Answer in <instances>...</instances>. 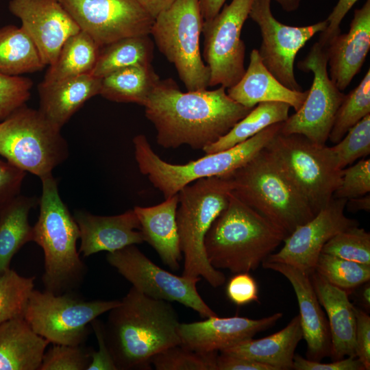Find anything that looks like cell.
<instances>
[{"label":"cell","mask_w":370,"mask_h":370,"mask_svg":"<svg viewBox=\"0 0 370 370\" xmlns=\"http://www.w3.org/2000/svg\"><path fill=\"white\" fill-rule=\"evenodd\" d=\"M49 341L23 318L0 324V370H39Z\"/></svg>","instance_id":"cell-28"},{"label":"cell","mask_w":370,"mask_h":370,"mask_svg":"<svg viewBox=\"0 0 370 370\" xmlns=\"http://www.w3.org/2000/svg\"><path fill=\"white\" fill-rule=\"evenodd\" d=\"M232 187L226 175L197 180L177 193L176 221L184 255L182 275L202 277L212 286L225 281L223 272L209 262L205 250V237L212 223L227 207Z\"/></svg>","instance_id":"cell-6"},{"label":"cell","mask_w":370,"mask_h":370,"mask_svg":"<svg viewBox=\"0 0 370 370\" xmlns=\"http://www.w3.org/2000/svg\"><path fill=\"white\" fill-rule=\"evenodd\" d=\"M204 21L199 0H175L154 18L150 33L188 91L207 89L210 84L199 45Z\"/></svg>","instance_id":"cell-9"},{"label":"cell","mask_w":370,"mask_h":370,"mask_svg":"<svg viewBox=\"0 0 370 370\" xmlns=\"http://www.w3.org/2000/svg\"><path fill=\"white\" fill-rule=\"evenodd\" d=\"M153 42L149 35L126 37L101 47L91 75L101 78L122 68L151 64Z\"/></svg>","instance_id":"cell-34"},{"label":"cell","mask_w":370,"mask_h":370,"mask_svg":"<svg viewBox=\"0 0 370 370\" xmlns=\"http://www.w3.org/2000/svg\"><path fill=\"white\" fill-rule=\"evenodd\" d=\"M358 298L360 304L365 310L370 308V283L369 281L362 284L359 286Z\"/></svg>","instance_id":"cell-54"},{"label":"cell","mask_w":370,"mask_h":370,"mask_svg":"<svg viewBox=\"0 0 370 370\" xmlns=\"http://www.w3.org/2000/svg\"><path fill=\"white\" fill-rule=\"evenodd\" d=\"M341 170L370 153V114L364 117L332 147H330Z\"/></svg>","instance_id":"cell-40"},{"label":"cell","mask_w":370,"mask_h":370,"mask_svg":"<svg viewBox=\"0 0 370 370\" xmlns=\"http://www.w3.org/2000/svg\"><path fill=\"white\" fill-rule=\"evenodd\" d=\"M347 199L332 198L310 220L296 227L284 240V245L264 261L291 265L310 275L324 245L335 234L358 225L345 214Z\"/></svg>","instance_id":"cell-17"},{"label":"cell","mask_w":370,"mask_h":370,"mask_svg":"<svg viewBox=\"0 0 370 370\" xmlns=\"http://www.w3.org/2000/svg\"><path fill=\"white\" fill-rule=\"evenodd\" d=\"M73 216L79 230V252L84 257L100 251L113 252L145 241L134 210L114 216H99L76 210Z\"/></svg>","instance_id":"cell-21"},{"label":"cell","mask_w":370,"mask_h":370,"mask_svg":"<svg viewBox=\"0 0 370 370\" xmlns=\"http://www.w3.org/2000/svg\"><path fill=\"white\" fill-rule=\"evenodd\" d=\"M346 206L349 210L358 211L370 210L369 194L364 196L347 200Z\"/></svg>","instance_id":"cell-53"},{"label":"cell","mask_w":370,"mask_h":370,"mask_svg":"<svg viewBox=\"0 0 370 370\" xmlns=\"http://www.w3.org/2000/svg\"><path fill=\"white\" fill-rule=\"evenodd\" d=\"M303 339L299 314L281 330L268 336L244 341L220 353L254 360L274 370L293 369L295 349Z\"/></svg>","instance_id":"cell-27"},{"label":"cell","mask_w":370,"mask_h":370,"mask_svg":"<svg viewBox=\"0 0 370 370\" xmlns=\"http://www.w3.org/2000/svg\"><path fill=\"white\" fill-rule=\"evenodd\" d=\"M204 21L214 18L225 5L226 0H199Z\"/></svg>","instance_id":"cell-51"},{"label":"cell","mask_w":370,"mask_h":370,"mask_svg":"<svg viewBox=\"0 0 370 370\" xmlns=\"http://www.w3.org/2000/svg\"><path fill=\"white\" fill-rule=\"evenodd\" d=\"M356 356L362 363L365 370L370 369V317L367 312L355 307Z\"/></svg>","instance_id":"cell-47"},{"label":"cell","mask_w":370,"mask_h":370,"mask_svg":"<svg viewBox=\"0 0 370 370\" xmlns=\"http://www.w3.org/2000/svg\"><path fill=\"white\" fill-rule=\"evenodd\" d=\"M91 348L79 345L53 344L45 351L39 370H87Z\"/></svg>","instance_id":"cell-41"},{"label":"cell","mask_w":370,"mask_h":370,"mask_svg":"<svg viewBox=\"0 0 370 370\" xmlns=\"http://www.w3.org/2000/svg\"><path fill=\"white\" fill-rule=\"evenodd\" d=\"M160 80L151 64L130 66L101 77L99 95L112 101L144 106Z\"/></svg>","instance_id":"cell-30"},{"label":"cell","mask_w":370,"mask_h":370,"mask_svg":"<svg viewBox=\"0 0 370 370\" xmlns=\"http://www.w3.org/2000/svg\"><path fill=\"white\" fill-rule=\"evenodd\" d=\"M263 268L284 275L292 285L299 309L303 338L306 343V358L321 361L331 354L328 321L317 299L310 277L291 265L264 261Z\"/></svg>","instance_id":"cell-20"},{"label":"cell","mask_w":370,"mask_h":370,"mask_svg":"<svg viewBox=\"0 0 370 370\" xmlns=\"http://www.w3.org/2000/svg\"><path fill=\"white\" fill-rule=\"evenodd\" d=\"M297 67L304 72L311 71L313 81L304 103L282 123L280 133L301 134L314 143L325 145L345 95L331 80L326 49L319 42L298 62Z\"/></svg>","instance_id":"cell-12"},{"label":"cell","mask_w":370,"mask_h":370,"mask_svg":"<svg viewBox=\"0 0 370 370\" xmlns=\"http://www.w3.org/2000/svg\"><path fill=\"white\" fill-rule=\"evenodd\" d=\"M99 47L119 39L150 35L154 18L136 0H58Z\"/></svg>","instance_id":"cell-16"},{"label":"cell","mask_w":370,"mask_h":370,"mask_svg":"<svg viewBox=\"0 0 370 370\" xmlns=\"http://www.w3.org/2000/svg\"><path fill=\"white\" fill-rule=\"evenodd\" d=\"M331 80L344 90L360 71L370 49V0L354 10L349 29L325 47Z\"/></svg>","instance_id":"cell-22"},{"label":"cell","mask_w":370,"mask_h":370,"mask_svg":"<svg viewBox=\"0 0 370 370\" xmlns=\"http://www.w3.org/2000/svg\"><path fill=\"white\" fill-rule=\"evenodd\" d=\"M332 285L348 292L370 280V266L321 253L315 270Z\"/></svg>","instance_id":"cell-37"},{"label":"cell","mask_w":370,"mask_h":370,"mask_svg":"<svg viewBox=\"0 0 370 370\" xmlns=\"http://www.w3.org/2000/svg\"><path fill=\"white\" fill-rule=\"evenodd\" d=\"M370 114V69L359 84L345 97L341 103L329 135L334 144L338 143L348 130Z\"/></svg>","instance_id":"cell-35"},{"label":"cell","mask_w":370,"mask_h":370,"mask_svg":"<svg viewBox=\"0 0 370 370\" xmlns=\"http://www.w3.org/2000/svg\"><path fill=\"white\" fill-rule=\"evenodd\" d=\"M26 172L0 160V208L20 195Z\"/></svg>","instance_id":"cell-45"},{"label":"cell","mask_w":370,"mask_h":370,"mask_svg":"<svg viewBox=\"0 0 370 370\" xmlns=\"http://www.w3.org/2000/svg\"><path fill=\"white\" fill-rule=\"evenodd\" d=\"M293 369L295 370H365L362 363L357 357L347 356L332 362L325 363L321 361L304 358L299 354H295Z\"/></svg>","instance_id":"cell-48"},{"label":"cell","mask_w":370,"mask_h":370,"mask_svg":"<svg viewBox=\"0 0 370 370\" xmlns=\"http://www.w3.org/2000/svg\"><path fill=\"white\" fill-rule=\"evenodd\" d=\"M178 195L165 199L149 207L135 206L145 241L158 253L162 262L173 271H177L182 259L176 212Z\"/></svg>","instance_id":"cell-25"},{"label":"cell","mask_w":370,"mask_h":370,"mask_svg":"<svg viewBox=\"0 0 370 370\" xmlns=\"http://www.w3.org/2000/svg\"><path fill=\"white\" fill-rule=\"evenodd\" d=\"M40 180V213L33 226V241L44 253L42 282L45 291L56 295L76 292L87 273L77 250L79 227L61 199L52 174Z\"/></svg>","instance_id":"cell-4"},{"label":"cell","mask_w":370,"mask_h":370,"mask_svg":"<svg viewBox=\"0 0 370 370\" xmlns=\"http://www.w3.org/2000/svg\"><path fill=\"white\" fill-rule=\"evenodd\" d=\"M358 0H338L332 11L326 18L328 25L325 29L320 33L318 42L326 47L334 37L341 33V23L349 10Z\"/></svg>","instance_id":"cell-49"},{"label":"cell","mask_w":370,"mask_h":370,"mask_svg":"<svg viewBox=\"0 0 370 370\" xmlns=\"http://www.w3.org/2000/svg\"><path fill=\"white\" fill-rule=\"evenodd\" d=\"M39 204V199L18 195L0 208V271L10 268L18 250L33 241V226L29 223L30 210Z\"/></svg>","instance_id":"cell-29"},{"label":"cell","mask_w":370,"mask_h":370,"mask_svg":"<svg viewBox=\"0 0 370 370\" xmlns=\"http://www.w3.org/2000/svg\"><path fill=\"white\" fill-rule=\"evenodd\" d=\"M218 352H198L181 345L170 347L150 360L156 370H217Z\"/></svg>","instance_id":"cell-39"},{"label":"cell","mask_w":370,"mask_h":370,"mask_svg":"<svg viewBox=\"0 0 370 370\" xmlns=\"http://www.w3.org/2000/svg\"><path fill=\"white\" fill-rule=\"evenodd\" d=\"M101 78L81 75L51 84H40L38 110L61 129L71 117L92 97L99 95Z\"/></svg>","instance_id":"cell-26"},{"label":"cell","mask_w":370,"mask_h":370,"mask_svg":"<svg viewBox=\"0 0 370 370\" xmlns=\"http://www.w3.org/2000/svg\"><path fill=\"white\" fill-rule=\"evenodd\" d=\"M271 0H254L249 17L260 27L262 43L258 50L262 61L284 86L302 90L294 73L299 51L316 34L323 32L327 20L308 26H291L278 21L271 10Z\"/></svg>","instance_id":"cell-15"},{"label":"cell","mask_w":370,"mask_h":370,"mask_svg":"<svg viewBox=\"0 0 370 370\" xmlns=\"http://www.w3.org/2000/svg\"><path fill=\"white\" fill-rule=\"evenodd\" d=\"M291 106L284 102H262L251 111L224 136L205 147L206 154L223 151L241 143L266 127L282 123L288 118Z\"/></svg>","instance_id":"cell-33"},{"label":"cell","mask_w":370,"mask_h":370,"mask_svg":"<svg viewBox=\"0 0 370 370\" xmlns=\"http://www.w3.org/2000/svg\"><path fill=\"white\" fill-rule=\"evenodd\" d=\"M225 175L236 197L287 236L315 215L308 201L266 148Z\"/></svg>","instance_id":"cell-5"},{"label":"cell","mask_w":370,"mask_h":370,"mask_svg":"<svg viewBox=\"0 0 370 370\" xmlns=\"http://www.w3.org/2000/svg\"><path fill=\"white\" fill-rule=\"evenodd\" d=\"M101 47L86 32L80 30L70 36L62 46L56 60L49 66L42 84L90 74Z\"/></svg>","instance_id":"cell-31"},{"label":"cell","mask_w":370,"mask_h":370,"mask_svg":"<svg viewBox=\"0 0 370 370\" xmlns=\"http://www.w3.org/2000/svg\"><path fill=\"white\" fill-rule=\"evenodd\" d=\"M108 312L105 336L118 370L151 369L154 355L181 344L180 323L169 301L132 287Z\"/></svg>","instance_id":"cell-2"},{"label":"cell","mask_w":370,"mask_h":370,"mask_svg":"<svg viewBox=\"0 0 370 370\" xmlns=\"http://www.w3.org/2000/svg\"><path fill=\"white\" fill-rule=\"evenodd\" d=\"M287 235L231 193L227 207L212 223L204 241L217 269L233 273L256 270Z\"/></svg>","instance_id":"cell-3"},{"label":"cell","mask_w":370,"mask_h":370,"mask_svg":"<svg viewBox=\"0 0 370 370\" xmlns=\"http://www.w3.org/2000/svg\"><path fill=\"white\" fill-rule=\"evenodd\" d=\"M282 316V312L260 319L214 316L201 321L180 323V345L198 352H220L273 326Z\"/></svg>","instance_id":"cell-19"},{"label":"cell","mask_w":370,"mask_h":370,"mask_svg":"<svg viewBox=\"0 0 370 370\" xmlns=\"http://www.w3.org/2000/svg\"><path fill=\"white\" fill-rule=\"evenodd\" d=\"M98 343V350L92 349L87 370H118L106 342L104 323L97 318L90 323Z\"/></svg>","instance_id":"cell-46"},{"label":"cell","mask_w":370,"mask_h":370,"mask_svg":"<svg viewBox=\"0 0 370 370\" xmlns=\"http://www.w3.org/2000/svg\"><path fill=\"white\" fill-rule=\"evenodd\" d=\"M282 8L286 12L296 10L300 4L301 0H275Z\"/></svg>","instance_id":"cell-55"},{"label":"cell","mask_w":370,"mask_h":370,"mask_svg":"<svg viewBox=\"0 0 370 370\" xmlns=\"http://www.w3.org/2000/svg\"><path fill=\"white\" fill-rule=\"evenodd\" d=\"M121 300H85L76 292L56 295L34 289L23 319L49 343L79 345L86 341L92 321Z\"/></svg>","instance_id":"cell-11"},{"label":"cell","mask_w":370,"mask_h":370,"mask_svg":"<svg viewBox=\"0 0 370 370\" xmlns=\"http://www.w3.org/2000/svg\"><path fill=\"white\" fill-rule=\"evenodd\" d=\"M155 18L159 13L168 8L175 0H136Z\"/></svg>","instance_id":"cell-52"},{"label":"cell","mask_w":370,"mask_h":370,"mask_svg":"<svg viewBox=\"0 0 370 370\" xmlns=\"http://www.w3.org/2000/svg\"><path fill=\"white\" fill-rule=\"evenodd\" d=\"M304 195L316 214L326 206L341 182L342 170L330 147L297 134H277L265 147Z\"/></svg>","instance_id":"cell-10"},{"label":"cell","mask_w":370,"mask_h":370,"mask_svg":"<svg viewBox=\"0 0 370 370\" xmlns=\"http://www.w3.org/2000/svg\"><path fill=\"white\" fill-rule=\"evenodd\" d=\"M8 8L21 21L45 66L53 64L64 42L81 30L58 0H10Z\"/></svg>","instance_id":"cell-18"},{"label":"cell","mask_w":370,"mask_h":370,"mask_svg":"<svg viewBox=\"0 0 370 370\" xmlns=\"http://www.w3.org/2000/svg\"><path fill=\"white\" fill-rule=\"evenodd\" d=\"M106 260L132 287L144 295L156 299L178 302L203 318L217 316L197 291L200 277L175 275L151 261L135 245L108 253Z\"/></svg>","instance_id":"cell-13"},{"label":"cell","mask_w":370,"mask_h":370,"mask_svg":"<svg viewBox=\"0 0 370 370\" xmlns=\"http://www.w3.org/2000/svg\"><path fill=\"white\" fill-rule=\"evenodd\" d=\"M32 85L27 77L0 73V122L25 104Z\"/></svg>","instance_id":"cell-43"},{"label":"cell","mask_w":370,"mask_h":370,"mask_svg":"<svg viewBox=\"0 0 370 370\" xmlns=\"http://www.w3.org/2000/svg\"><path fill=\"white\" fill-rule=\"evenodd\" d=\"M321 253L370 266V234L358 225L350 227L332 236Z\"/></svg>","instance_id":"cell-38"},{"label":"cell","mask_w":370,"mask_h":370,"mask_svg":"<svg viewBox=\"0 0 370 370\" xmlns=\"http://www.w3.org/2000/svg\"><path fill=\"white\" fill-rule=\"evenodd\" d=\"M282 123L273 124L233 147L206 154L183 164H171L161 159L147 137L138 134L133 138L135 159L140 173L147 176L166 199L197 180L223 176L243 166L265 148L280 132Z\"/></svg>","instance_id":"cell-7"},{"label":"cell","mask_w":370,"mask_h":370,"mask_svg":"<svg viewBox=\"0 0 370 370\" xmlns=\"http://www.w3.org/2000/svg\"><path fill=\"white\" fill-rule=\"evenodd\" d=\"M310 280L321 306L328 319L331 338L330 357L333 360L356 356L355 306L348 292L338 288L314 271Z\"/></svg>","instance_id":"cell-23"},{"label":"cell","mask_w":370,"mask_h":370,"mask_svg":"<svg viewBox=\"0 0 370 370\" xmlns=\"http://www.w3.org/2000/svg\"><path fill=\"white\" fill-rule=\"evenodd\" d=\"M370 192V159L363 158L342 169L339 185L333 198L351 199Z\"/></svg>","instance_id":"cell-42"},{"label":"cell","mask_w":370,"mask_h":370,"mask_svg":"<svg viewBox=\"0 0 370 370\" xmlns=\"http://www.w3.org/2000/svg\"><path fill=\"white\" fill-rule=\"evenodd\" d=\"M217 370H274L270 366L247 358L221 353L217 358Z\"/></svg>","instance_id":"cell-50"},{"label":"cell","mask_w":370,"mask_h":370,"mask_svg":"<svg viewBox=\"0 0 370 370\" xmlns=\"http://www.w3.org/2000/svg\"><path fill=\"white\" fill-rule=\"evenodd\" d=\"M144 107L159 145L174 149L186 145L202 150L251 110L232 100L223 86L183 92L171 78L159 81Z\"/></svg>","instance_id":"cell-1"},{"label":"cell","mask_w":370,"mask_h":370,"mask_svg":"<svg viewBox=\"0 0 370 370\" xmlns=\"http://www.w3.org/2000/svg\"><path fill=\"white\" fill-rule=\"evenodd\" d=\"M45 66L37 47L21 27L0 28V73L20 76Z\"/></svg>","instance_id":"cell-32"},{"label":"cell","mask_w":370,"mask_h":370,"mask_svg":"<svg viewBox=\"0 0 370 370\" xmlns=\"http://www.w3.org/2000/svg\"><path fill=\"white\" fill-rule=\"evenodd\" d=\"M226 294L228 299L237 306L259 301L258 284L247 272L236 273L229 280Z\"/></svg>","instance_id":"cell-44"},{"label":"cell","mask_w":370,"mask_h":370,"mask_svg":"<svg viewBox=\"0 0 370 370\" xmlns=\"http://www.w3.org/2000/svg\"><path fill=\"white\" fill-rule=\"evenodd\" d=\"M61 129L25 104L0 122V156L40 179L69 156Z\"/></svg>","instance_id":"cell-8"},{"label":"cell","mask_w":370,"mask_h":370,"mask_svg":"<svg viewBox=\"0 0 370 370\" xmlns=\"http://www.w3.org/2000/svg\"><path fill=\"white\" fill-rule=\"evenodd\" d=\"M34 279L21 276L10 268L0 271V324L24 317Z\"/></svg>","instance_id":"cell-36"},{"label":"cell","mask_w":370,"mask_h":370,"mask_svg":"<svg viewBox=\"0 0 370 370\" xmlns=\"http://www.w3.org/2000/svg\"><path fill=\"white\" fill-rule=\"evenodd\" d=\"M228 96L241 106L252 109L262 102L288 103L295 111L304 103L308 90H293L280 83L263 64L258 49H253L249 64L240 80L227 90Z\"/></svg>","instance_id":"cell-24"},{"label":"cell","mask_w":370,"mask_h":370,"mask_svg":"<svg viewBox=\"0 0 370 370\" xmlns=\"http://www.w3.org/2000/svg\"><path fill=\"white\" fill-rule=\"evenodd\" d=\"M254 0H232L212 19L204 21V58L210 73L209 86L228 88L245 72V45L241 39Z\"/></svg>","instance_id":"cell-14"}]
</instances>
